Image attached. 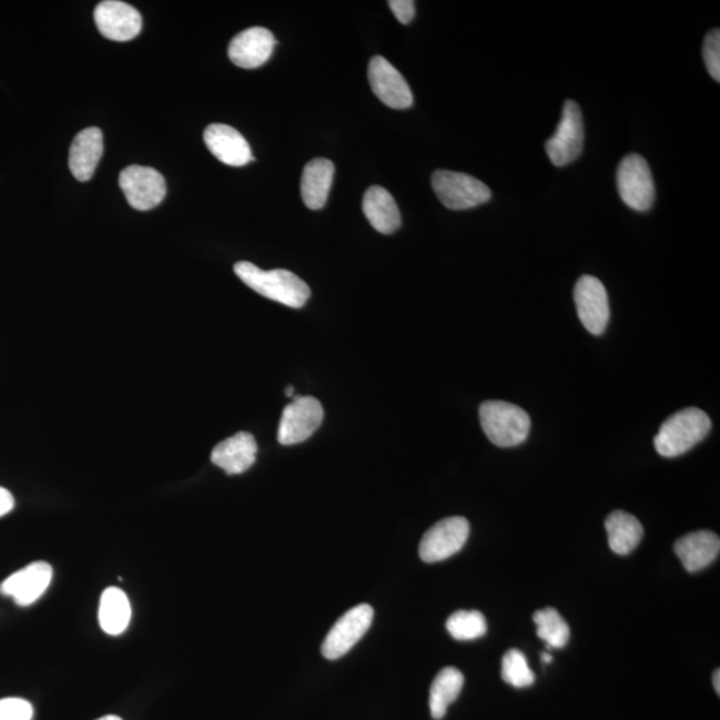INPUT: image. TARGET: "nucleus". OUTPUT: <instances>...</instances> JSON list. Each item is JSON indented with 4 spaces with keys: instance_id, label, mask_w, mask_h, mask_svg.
I'll return each mask as SVG.
<instances>
[{
    "instance_id": "f257e3e1",
    "label": "nucleus",
    "mask_w": 720,
    "mask_h": 720,
    "mask_svg": "<svg viewBox=\"0 0 720 720\" xmlns=\"http://www.w3.org/2000/svg\"><path fill=\"white\" fill-rule=\"evenodd\" d=\"M234 271L236 276L255 293L287 307L301 308L306 305L312 295L307 283L292 271L282 268L264 271L250 262H237Z\"/></svg>"
},
{
    "instance_id": "f03ea898",
    "label": "nucleus",
    "mask_w": 720,
    "mask_h": 720,
    "mask_svg": "<svg viewBox=\"0 0 720 720\" xmlns=\"http://www.w3.org/2000/svg\"><path fill=\"white\" fill-rule=\"evenodd\" d=\"M711 432V419L703 409L690 407L670 416L660 426L653 445L665 458H677L689 453Z\"/></svg>"
},
{
    "instance_id": "7ed1b4c3",
    "label": "nucleus",
    "mask_w": 720,
    "mask_h": 720,
    "mask_svg": "<svg viewBox=\"0 0 720 720\" xmlns=\"http://www.w3.org/2000/svg\"><path fill=\"white\" fill-rule=\"evenodd\" d=\"M479 418L486 437L498 447L519 446L530 434V416L513 403L486 400L479 407Z\"/></svg>"
},
{
    "instance_id": "20e7f679",
    "label": "nucleus",
    "mask_w": 720,
    "mask_h": 720,
    "mask_svg": "<svg viewBox=\"0 0 720 720\" xmlns=\"http://www.w3.org/2000/svg\"><path fill=\"white\" fill-rule=\"evenodd\" d=\"M435 194L450 210H470L490 202L491 190L471 175L438 170L432 178Z\"/></svg>"
},
{
    "instance_id": "39448f33",
    "label": "nucleus",
    "mask_w": 720,
    "mask_h": 720,
    "mask_svg": "<svg viewBox=\"0 0 720 720\" xmlns=\"http://www.w3.org/2000/svg\"><path fill=\"white\" fill-rule=\"evenodd\" d=\"M585 144L582 111L577 102L566 101L560 123L552 138L546 143V151L554 166L564 168L578 160Z\"/></svg>"
},
{
    "instance_id": "423d86ee",
    "label": "nucleus",
    "mask_w": 720,
    "mask_h": 720,
    "mask_svg": "<svg viewBox=\"0 0 720 720\" xmlns=\"http://www.w3.org/2000/svg\"><path fill=\"white\" fill-rule=\"evenodd\" d=\"M618 193L626 206L636 211H649L656 200L649 163L638 154L626 155L617 173Z\"/></svg>"
},
{
    "instance_id": "0eeeda50",
    "label": "nucleus",
    "mask_w": 720,
    "mask_h": 720,
    "mask_svg": "<svg viewBox=\"0 0 720 720\" xmlns=\"http://www.w3.org/2000/svg\"><path fill=\"white\" fill-rule=\"evenodd\" d=\"M325 418L322 403L314 396H294L290 405L284 407L277 440L283 446L302 444L313 437Z\"/></svg>"
},
{
    "instance_id": "6e6552de",
    "label": "nucleus",
    "mask_w": 720,
    "mask_h": 720,
    "mask_svg": "<svg viewBox=\"0 0 720 720\" xmlns=\"http://www.w3.org/2000/svg\"><path fill=\"white\" fill-rule=\"evenodd\" d=\"M468 535H470V524L466 518L442 519L423 535L419 557L426 564H437L452 558L464 548Z\"/></svg>"
},
{
    "instance_id": "1a4fd4ad",
    "label": "nucleus",
    "mask_w": 720,
    "mask_h": 720,
    "mask_svg": "<svg viewBox=\"0 0 720 720\" xmlns=\"http://www.w3.org/2000/svg\"><path fill=\"white\" fill-rule=\"evenodd\" d=\"M125 200L138 211H149L160 206L168 194L166 181L160 171L146 166L125 168L119 176Z\"/></svg>"
},
{
    "instance_id": "9d476101",
    "label": "nucleus",
    "mask_w": 720,
    "mask_h": 720,
    "mask_svg": "<svg viewBox=\"0 0 720 720\" xmlns=\"http://www.w3.org/2000/svg\"><path fill=\"white\" fill-rule=\"evenodd\" d=\"M374 610L369 605H359L342 616L333 629L329 630L325 642L322 645V653L328 660L345 657L353 647L365 637L372 627Z\"/></svg>"
},
{
    "instance_id": "9b49d317",
    "label": "nucleus",
    "mask_w": 720,
    "mask_h": 720,
    "mask_svg": "<svg viewBox=\"0 0 720 720\" xmlns=\"http://www.w3.org/2000/svg\"><path fill=\"white\" fill-rule=\"evenodd\" d=\"M574 301L582 325L592 335H602L610 321L609 295L596 276L584 275L575 284Z\"/></svg>"
},
{
    "instance_id": "f8f14e48",
    "label": "nucleus",
    "mask_w": 720,
    "mask_h": 720,
    "mask_svg": "<svg viewBox=\"0 0 720 720\" xmlns=\"http://www.w3.org/2000/svg\"><path fill=\"white\" fill-rule=\"evenodd\" d=\"M368 82L382 103L394 110L412 108L414 97L406 79L387 59L374 57L368 64Z\"/></svg>"
},
{
    "instance_id": "ddd939ff",
    "label": "nucleus",
    "mask_w": 720,
    "mask_h": 720,
    "mask_svg": "<svg viewBox=\"0 0 720 720\" xmlns=\"http://www.w3.org/2000/svg\"><path fill=\"white\" fill-rule=\"evenodd\" d=\"M95 24L104 38L115 42H129L142 31V16L132 6L105 0L94 12Z\"/></svg>"
},
{
    "instance_id": "4468645a",
    "label": "nucleus",
    "mask_w": 720,
    "mask_h": 720,
    "mask_svg": "<svg viewBox=\"0 0 720 720\" xmlns=\"http://www.w3.org/2000/svg\"><path fill=\"white\" fill-rule=\"evenodd\" d=\"M52 579V568L45 561H36L22 568L0 585V594L9 597L18 606L34 605L49 589Z\"/></svg>"
},
{
    "instance_id": "2eb2a0df",
    "label": "nucleus",
    "mask_w": 720,
    "mask_h": 720,
    "mask_svg": "<svg viewBox=\"0 0 720 720\" xmlns=\"http://www.w3.org/2000/svg\"><path fill=\"white\" fill-rule=\"evenodd\" d=\"M273 32L251 28L241 32L229 45V58L237 68L253 70L268 62L275 49Z\"/></svg>"
},
{
    "instance_id": "dca6fc26",
    "label": "nucleus",
    "mask_w": 720,
    "mask_h": 720,
    "mask_svg": "<svg viewBox=\"0 0 720 720\" xmlns=\"http://www.w3.org/2000/svg\"><path fill=\"white\" fill-rule=\"evenodd\" d=\"M203 138L211 154L227 166L242 168L254 161L249 142L231 125L210 124Z\"/></svg>"
},
{
    "instance_id": "f3484780",
    "label": "nucleus",
    "mask_w": 720,
    "mask_h": 720,
    "mask_svg": "<svg viewBox=\"0 0 720 720\" xmlns=\"http://www.w3.org/2000/svg\"><path fill=\"white\" fill-rule=\"evenodd\" d=\"M256 440L250 433H237L217 444L211 453V462L229 475L243 474L255 464Z\"/></svg>"
},
{
    "instance_id": "a211bd4d",
    "label": "nucleus",
    "mask_w": 720,
    "mask_h": 720,
    "mask_svg": "<svg viewBox=\"0 0 720 720\" xmlns=\"http://www.w3.org/2000/svg\"><path fill=\"white\" fill-rule=\"evenodd\" d=\"M103 155V134L97 128L85 129L74 138L70 148L69 168L79 182L94 176Z\"/></svg>"
},
{
    "instance_id": "6ab92c4d",
    "label": "nucleus",
    "mask_w": 720,
    "mask_h": 720,
    "mask_svg": "<svg viewBox=\"0 0 720 720\" xmlns=\"http://www.w3.org/2000/svg\"><path fill=\"white\" fill-rule=\"evenodd\" d=\"M673 548L686 570L698 572L719 557L720 539L709 530L696 531L678 539Z\"/></svg>"
},
{
    "instance_id": "aec40b11",
    "label": "nucleus",
    "mask_w": 720,
    "mask_h": 720,
    "mask_svg": "<svg viewBox=\"0 0 720 720\" xmlns=\"http://www.w3.org/2000/svg\"><path fill=\"white\" fill-rule=\"evenodd\" d=\"M362 209L369 224L382 234H394L400 227L398 204L386 189L369 187L363 196Z\"/></svg>"
},
{
    "instance_id": "412c9836",
    "label": "nucleus",
    "mask_w": 720,
    "mask_h": 720,
    "mask_svg": "<svg viewBox=\"0 0 720 720\" xmlns=\"http://www.w3.org/2000/svg\"><path fill=\"white\" fill-rule=\"evenodd\" d=\"M335 166L332 161L314 160L303 170L301 193L302 200L310 210L325 207L334 180Z\"/></svg>"
},
{
    "instance_id": "4be33fe9",
    "label": "nucleus",
    "mask_w": 720,
    "mask_h": 720,
    "mask_svg": "<svg viewBox=\"0 0 720 720\" xmlns=\"http://www.w3.org/2000/svg\"><path fill=\"white\" fill-rule=\"evenodd\" d=\"M609 545L613 552L629 555L643 538V527L633 515L617 510L607 517L605 521Z\"/></svg>"
},
{
    "instance_id": "5701e85b",
    "label": "nucleus",
    "mask_w": 720,
    "mask_h": 720,
    "mask_svg": "<svg viewBox=\"0 0 720 720\" xmlns=\"http://www.w3.org/2000/svg\"><path fill=\"white\" fill-rule=\"evenodd\" d=\"M131 605L128 596L118 587L105 589L99 604V625L109 636H121L130 625Z\"/></svg>"
},
{
    "instance_id": "b1692460",
    "label": "nucleus",
    "mask_w": 720,
    "mask_h": 720,
    "mask_svg": "<svg viewBox=\"0 0 720 720\" xmlns=\"http://www.w3.org/2000/svg\"><path fill=\"white\" fill-rule=\"evenodd\" d=\"M464 684V673L454 667H446L438 672L429 690V711L434 719L440 720L446 717L448 706L458 699Z\"/></svg>"
},
{
    "instance_id": "393cba45",
    "label": "nucleus",
    "mask_w": 720,
    "mask_h": 720,
    "mask_svg": "<svg viewBox=\"0 0 720 720\" xmlns=\"http://www.w3.org/2000/svg\"><path fill=\"white\" fill-rule=\"evenodd\" d=\"M534 623L537 625L538 637L544 640L548 649H564L570 640V627L560 613L547 607L534 613Z\"/></svg>"
},
{
    "instance_id": "a878e982",
    "label": "nucleus",
    "mask_w": 720,
    "mask_h": 720,
    "mask_svg": "<svg viewBox=\"0 0 720 720\" xmlns=\"http://www.w3.org/2000/svg\"><path fill=\"white\" fill-rule=\"evenodd\" d=\"M446 629L454 639L475 640L486 636L487 622L479 611L460 610L447 619Z\"/></svg>"
},
{
    "instance_id": "bb28decb",
    "label": "nucleus",
    "mask_w": 720,
    "mask_h": 720,
    "mask_svg": "<svg viewBox=\"0 0 720 720\" xmlns=\"http://www.w3.org/2000/svg\"><path fill=\"white\" fill-rule=\"evenodd\" d=\"M501 678L515 689H526L534 684L535 676L524 652L513 649L505 653L501 660Z\"/></svg>"
},
{
    "instance_id": "cd10ccee",
    "label": "nucleus",
    "mask_w": 720,
    "mask_h": 720,
    "mask_svg": "<svg viewBox=\"0 0 720 720\" xmlns=\"http://www.w3.org/2000/svg\"><path fill=\"white\" fill-rule=\"evenodd\" d=\"M703 61L712 79L720 82V30L707 34L703 43Z\"/></svg>"
},
{
    "instance_id": "c85d7f7f",
    "label": "nucleus",
    "mask_w": 720,
    "mask_h": 720,
    "mask_svg": "<svg viewBox=\"0 0 720 720\" xmlns=\"http://www.w3.org/2000/svg\"><path fill=\"white\" fill-rule=\"evenodd\" d=\"M34 709L21 698L0 699V720H31Z\"/></svg>"
},
{
    "instance_id": "c756f323",
    "label": "nucleus",
    "mask_w": 720,
    "mask_h": 720,
    "mask_svg": "<svg viewBox=\"0 0 720 720\" xmlns=\"http://www.w3.org/2000/svg\"><path fill=\"white\" fill-rule=\"evenodd\" d=\"M388 6L402 24L412 23L415 17V3L413 0H392Z\"/></svg>"
},
{
    "instance_id": "7c9ffc66",
    "label": "nucleus",
    "mask_w": 720,
    "mask_h": 720,
    "mask_svg": "<svg viewBox=\"0 0 720 720\" xmlns=\"http://www.w3.org/2000/svg\"><path fill=\"white\" fill-rule=\"evenodd\" d=\"M14 506L16 499L12 497V494L6 490L4 487H0V518L11 513Z\"/></svg>"
},
{
    "instance_id": "2f4dec72",
    "label": "nucleus",
    "mask_w": 720,
    "mask_h": 720,
    "mask_svg": "<svg viewBox=\"0 0 720 720\" xmlns=\"http://www.w3.org/2000/svg\"><path fill=\"white\" fill-rule=\"evenodd\" d=\"M712 680H713V689H716L718 696H720V671L719 670L713 672Z\"/></svg>"
},
{
    "instance_id": "473e14b6",
    "label": "nucleus",
    "mask_w": 720,
    "mask_h": 720,
    "mask_svg": "<svg viewBox=\"0 0 720 720\" xmlns=\"http://www.w3.org/2000/svg\"><path fill=\"white\" fill-rule=\"evenodd\" d=\"M540 658H541V662H544L546 665L551 663V660H552L551 653L544 652V653H541Z\"/></svg>"
},
{
    "instance_id": "72a5a7b5",
    "label": "nucleus",
    "mask_w": 720,
    "mask_h": 720,
    "mask_svg": "<svg viewBox=\"0 0 720 720\" xmlns=\"http://www.w3.org/2000/svg\"><path fill=\"white\" fill-rule=\"evenodd\" d=\"M286 396H288V398H293V396H294V387L293 386H288L286 388Z\"/></svg>"
},
{
    "instance_id": "f704fd0d",
    "label": "nucleus",
    "mask_w": 720,
    "mask_h": 720,
    "mask_svg": "<svg viewBox=\"0 0 720 720\" xmlns=\"http://www.w3.org/2000/svg\"><path fill=\"white\" fill-rule=\"evenodd\" d=\"M98 720H122V719L116 717V716H105V717H103L101 719H98Z\"/></svg>"
}]
</instances>
